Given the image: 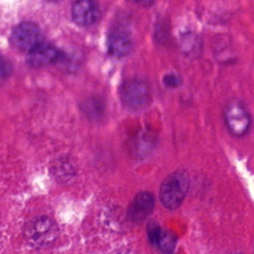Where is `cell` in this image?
I'll use <instances>...</instances> for the list:
<instances>
[{
	"label": "cell",
	"instance_id": "6da1fadb",
	"mask_svg": "<svg viewBox=\"0 0 254 254\" xmlns=\"http://www.w3.org/2000/svg\"><path fill=\"white\" fill-rule=\"evenodd\" d=\"M190 186L187 172L179 170L170 174L160 188V199L168 209H175L183 202Z\"/></svg>",
	"mask_w": 254,
	"mask_h": 254
},
{
	"label": "cell",
	"instance_id": "7a4b0ae2",
	"mask_svg": "<svg viewBox=\"0 0 254 254\" xmlns=\"http://www.w3.org/2000/svg\"><path fill=\"white\" fill-rule=\"evenodd\" d=\"M25 238L36 247H46L53 244L59 236L57 223L49 216H40L27 223Z\"/></svg>",
	"mask_w": 254,
	"mask_h": 254
},
{
	"label": "cell",
	"instance_id": "3957f363",
	"mask_svg": "<svg viewBox=\"0 0 254 254\" xmlns=\"http://www.w3.org/2000/svg\"><path fill=\"white\" fill-rule=\"evenodd\" d=\"M119 94L122 104L134 111L145 108L151 101L150 87L141 79H130L123 82Z\"/></svg>",
	"mask_w": 254,
	"mask_h": 254
},
{
	"label": "cell",
	"instance_id": "277c9868",
	"mask_svg": "<svg viewBox=\"0 0 254 254\" xmlns=\"http://www.w3.org/2000/svg\"><path fill=\"white\" fill-rule=\"evenodd\" d=\"M10 40L16 49L24 52H30L44 42L41 29L31 22L17 25L11 33Z\"/></svg>",
	"mask_w": 254,
	"mask_h": 254
},
{
	"label": "cell",
	"instance_id": "5b68a950",
	"mask_svg": "<svg viewBox=\"0 0 254 254\" xmlns=\"http://www.w3.org/2000/svg\"><path fill=\"white\" fill-rule=\"evenodd\" d=\"M224 122L234 136H243L251 125V117L246 108L239 102H230L223 111Z\"/></svg>",
	"mask_w": 254,
	"mask_h": 254
},
{
	"label": "cell",
	"instance_id": "8992f818",
	"mask_svg": "<svg viewBox=\"0 0 254 254\" xmlns=\"http://www.w3.org/2000/svg\"><path fill=\"white\" fill-rule=\"evenodd\" d=\"M155 205L154 195L149 191L139 192L128 207V217L132 222L141 223L152 213Z\"/></svg>",
	"mask_w": 254,
	"mask_h": 254
},
{
	"label": "cell",
	"instance_id": "52a82bcc",
	"mask_svg": "<svg viewBox=\"0 0 254 254\" xmlns=\"http://www.w3.org/2000/svg\"><path fill=\"white\" fill-rule=\"evenodd\" d=\"M72 20L80 26H90L100 17L99 5L95 0H76L71 8Z\"/></svg>",
	"mask_w": 254,
	"mask_h": 254
},
{
	"label": "cell",
	"instance_id": "ba28073f",
	"mask_svg": "<svg viewBox=\"0 0 254 254\" xmlns=\"http://www.w3.org/2000/svg\"><path fill=\"white\" fill-rule=\"evenodd\" d=\"M62 58V53L56 47L41 43L36 48L28 52L27 62L31 66L41 67L57 63Z\"/></svg>",
	"mask_w": 254,
	"mask_h": 254
},
{
	"label": "cell",
	"instance_id": "9c48e42d",
	"mask_svg": "<svg viewBox=\"0 0 254 254\" xmlns=\"http://www.w3.org/2000/svg\"><path fill=\"white\" fill-rule=\"evenodd\" d=\"M132 45L131 36L123 29H115L108 36V52L113 57L122 58L127 56L131 52Z\"/></svg>",
	"mask_w": 254,
	"mask_h": 254
},
{
	"label": "cell",
	"instance_id": "30bf717a",
	"mask_svg": "<svg viewBox=\"0 0 254 254\" xmlns=\"http://www.w3.org/2000/svg\"><path fill=\"white\" fill-rule=\"evenodd\" d=\"M149 241L163 252H172L176 246L175 235L157 223H150L147 229Z\"/></svg>",
	"mask_w": 254,
	"mask_h": 254
},
{
	"label": "cell",
	"instance_id": "8fae6325",
	"mask_svg": "<svg viewBox=\"0 0 254 254\" xmlns=\"http://www.w3.org/2000/svg\"><path fill=\"white\" fill-rule=\"evenodd\" d=\"M53 171L59 181H68L75 175L74 166L68 159H59L54 165Z\"/></svg>",
	"mask_w": 254,
	"mask_h": 254
},
{
	"label": "cell",
	"instance_id": "7c38bea8",
	"mask_svg": "<svg viewBox=\"0 0 254 254\" xmlns=\"http://www.w3.org/2000/svg\"><path fill=\"white\" fill-rule=\"evenodd\" d=\"M82 112L90 119H98L104 113V104L99 98L89 97L82 104Z\"/></svg>",
	"mask_w": 254,
	"mask_h": 254
},
{
	"label": "cell",
	"instance_id": "4fadbf2b",
	"mask_svg": "<svg viewBox=\"0 0 254 254\" xmlns=\"http://www.w3.org/2000/svg\"><path fill=\"white\" fill-rule=\"evenodd\" d=\"M12 72L11 64L3 57H0V81L8 78Z\"/></svg>",
	"mask_w": 254,
	"mask_h": 254
},
{
	"label": "cell",
	"instance_id": "5bb4252c",
	"mask_svg": "<svg viewBox=\"0 0 254 254\" xmlns=\"http://www.w3.org/2000/svg\"><path fill=\"white\" fill-rule=\"evenodd\" d=\"M163 81H164V84L167 87L174 88V87H178V86L181 85L182 78L179 75L175 74V73H169V74H166L164 76Z\"/></svg>",
	"mask_w": 254,
	"mask_h": 254
},
{
	"label": "cell",
	"instance_id": "9a60e30c",
	"mask_svg": "<svg viewBox=\"0 0 254 254\" xmlns=\"http://www.w3.org/2000/svg\"><path fill=\"white\" fill-rule=\"evenodd\" d=\"M130 1H132V2H134L136 4H139V5L145 6V7L151 6L153 4V2H154V0H130Z\"/></svg>",
	"mask_w": 254,
	"mask_h": 254
},
{
	"label": "cell",
	"instance_id": "2e32d148",
	"mask_svg": "<svg viewBox=\"0 0 254 254\" xmlns=\"http://www.w3.org/2000/svg\"><path fill=\"white\" fill-rule=\"evenodd\" d=\"M47 1H49V2H58L60 0H47Z\"/></svg>",
	"mask_w": 254,
	"mask_h": 254
}]
</instances>
